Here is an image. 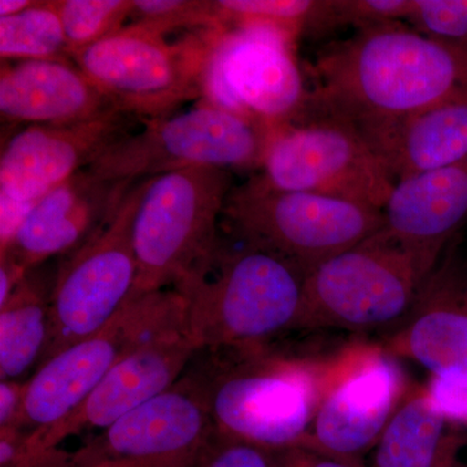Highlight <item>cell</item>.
Wrapping results in <instances>:
<instances>
[{"instance_id": "cell-1", "label": "cell", "mask_w": 467, "mask_h": 467, "mask_svg": "<svg viewBox=\"0 0 467 467\" xmlns=\"http://www.w3.org/2000/svg\"><path fill=\"white\" fill-rule=\"evenodd\" d=\"M308 115L352 125L368 140L405 119L467 101V43L401 23L365 27L319 52Z\"/></svg>"}, {"instance_id": "cell-2", "label": "cell", "mask_w": 467, "mask_h": 467, "mask_svg": "<svg viewBox=\"0 0 467 467\" xmlns=\"http://www.w3.org/2000/svg\"><path fill=\"white\" fill-rule=\"evenodd\" d=\"M306 275L291 261L221 236L214 250L174 285L184 330L198 350L266 346L295 330Z\"/></svg>"}, {"instance_id": "cell-3", "label": "cell", "mask_w": 467, "mask_h": 467, "mask_svg": "<svg viewBox=\"0 0 467 467\" xmlns=\"http://www.w3.org/2000/svg\"><path fill=\"white\" fill-rule=\"evenodd\" d=\"M187 370L201 383L220 434L267 451L303 447L333 370L266 346L205 349Z\"/></svg>"}, {"instance_id": "cell-4", "label": "cell", "mask_w": 467, "mask_h": 467, "mask_svg": "<svg viewBox=\"0 0 467 467\" xmlns=\"http://www.w3.org/2000/svg\"><path fill=\"white\" fill-rule=\"evenodd\" d=\"M442 254L380 230L308 273L295 330H395Z\"/></svg>"}, {"instance_id": "cell-5", "label": "cell", "mask_w": 467, "mask_h": 467, "mask_svg": "<svg viewBox=\"0 0 467 467\" xmlns=\"http://www.w3.org/2000/svg\"><path fill=\"white\" fill-rule=\"evenodd\" d=\"M221 223L243 244L278 254L308 275L380 232L384 216L358 202L275 189L256 174L230 190Z\"/></svg>"}, {"instance_id": "cell-6", "label": "cell", "mask_w": 467, "mask_h": 467, "mask_svg": "<svg viewBox=\"0 0 467 467\" xmlns=\"http://www.w3.org/2000/svg\"><path fill=\"white\" fill-rule=\"evenodd\" d=\"M232 189V171L211 167L144 181L133 223L138 273L131 296L173 288L211 254Z\"/></svg>"}, {"instance_id": "cell-7", "label": "cell", "mask_w": 467, "mask_h": 467, "mask_svg": "<svg viewBox=\"0 0 467 467\" xmlns=\"http://www.w3.org/2000/svg\"><path fill=\"white\" fill-rule=\"evenodd\" d=\"M217 29L168 42L130 24L70 58L116 109L140 119H164L202 97V77Z\"/></svg>"}, {"instance_id": "cell-8", "label": "cell", "mask_w": 467, "mask_h": 467, "mask_svg": "<svg viewBox=\"0 0 467 467\" xmlns=\"http://www.w3.org/2000/svg\"><path fill=\"white\" fill-rule=\"evenodd\" d=\"M260 169V177L275 189L317 193L380 211L398 183L358 129L319 115H306L269 131Z\"/></svg>"}, {"instance_id": "cell-9", "label": "cell", "mask_w": 467, "mask_h": 467, "mask_svg": "<svg viewBox=\"0 0 467 467\" xmlns=\"http://www.w3.org/2000/svg\"><path fill=\"white\" fill-rule=\"evenodd\" d=\"M144 124L143 130L117 140L86 169L101 180L135 183L186 168L261 167L266 131L207 101Z\"/></svg>"}, {"instance_id": "cell-10", "label": "cell", "mask_w": 467, "mask_h": 467, "mask_svg": "<svg viewBox=\"0 0 467 467\" xmlns=\"http://www.w3.org/2000/svg\"><path fill=\"white\" fill-rule=\"evenodd\" d=\"M296 39L275 27H221L202 77V101L265 130L306 116L309 90L297 63Z\"/></svg>"}, {"instance_id": "cell-11", "label": "cell", "mask_w": 467, "mask_h": 467, "mask_svg": "<svg viewBox=\"0 0 467 467\" xmlns=\"http://www.w3.org/2000/svg\"><path fill=\"white\" fill-rule=\"evenodd\" d=\"M183 324L184 300L174 288L129 297L104 327L36 367L26 379L23 430L38 431L57 425L138 344Z\"/></svg>"}, {"instance_id": "cell-12", "label": "cell", "mask_w": 467, "mask_h": 467, "mask_svg": "<svg viewBox=\"0 0 467 467\" xmlns=\"http://www.w3.org/2000/svg\"><path fill=\"white\" fill-rule=\"evenodd\" d=\"M144 181L131 186L100 232L64 257L52 285L50 340L41 364L104 327L133 294V223Z\"/></svg>"}, {"instance_id": "cell-13", "label": "cell", "mask_w": 467, "mask_h": 467, "mask_svg": "<svg viewBox=\"0 0 467 467\" xmlns=\"http://www.w3.org/2000/svg\"><path fill=\"white\" fill-rule=\"evenodd\" d=\"M216 432L202 391L192 371L167 391L101 430L72 451L70 467L106 462L184 467Z\"/></svg>"}, {"instance_id": "cell-14", "label": "cell", "mask_w": 467, "mask_h": 467, "mask_svg": "<svg viewBox=\"0 0 467 467\" xmlns=\"http://www.w3.org/2000/svg\"><path fill=\"white\" fill-rule=\"evenodd\" d=\"M404 374L389 352L368 349L333 368L303 448L353 462L374 450L408 395Z\"/></svg>"}, {"instance_id": "cell-15", "label": "cell", "mask_w": 467, "mask_h": 467, "mask_svg": "<svg viewBox=\"0 0 467 467\" xmlns=\"http://www.w3.org/2000/svg\"><path fill=\"white\" fill-rule=\"evenodd\" d=\"M135 119H140L112 109L78 124L26 126L3 146L0 193L36 204L130 134Z\"/></svg>"}, {"instance_id": "cell-16", "label": "cell", "mask_w": 467, "mask_h": 467, "mask_svg": "<svg viewBox=\"0 0 467 467\" xmlns=\"http://www.w3.org/2000/svg\"><path fill=\"white\" fill-rule=\"evenodd\" d=\"M198 352L184 325L152 335L119 359L70 416L50 429L29 431L30 436L57 448L70 436L101 431L171 389Z\"/></svg>"}, {"instance_id": "cell-17", "label": "cell", "mask_w": 467, "mask_h": 467, "mask_svg": "<svg viewBox=\"0 0 467 467\" xmlns=\"http://www.w3.org/2000/svg\"><path fill=\"white\" fill-rule=\"evenodd\" d=\"M391 356L432 377L467 384V257L453 239L426 279L408 317L389 335Z\"/></svg>"}, {"instance_id": "cell-18", "label": "cell", "mask_w": 467, "mask_h": 467, "mask_svg": "<svg viewBox=\"0 0 467 467\" xmlns=\"http://www.w3.org/2000/svg\"><path fill=\"white\" fill-rule=\"evenodd\" d=\"M133 184L101 180L88 169L78 171L36 202L0 256L26 270L69 256L115 216Z\"/></svg>"}, {"instance_id": "cell-19", "label": "cell", "mask_w": 467, "mask_h": 467, "mask_svg": "<svg viewBox=\"0 0 467 467\" xmlns=\"http://www.w3.org/2000/svg\"><path fill=\"white\" fill-rule=\"evenodd\" d=\"M116 109L72 58L5 63L0 115L12 125H72Z\"/></svg>"}, {"instance_id": "cell-20", "label": "cell", "mask_w": 467, "mask_h": 467, "mask_svg": "<svg viewBox=\"0 0 467 467\" xmlns=\"http://www.w3.org/2000/svg\"><path fill=\"white\" fill-rule=\"evenodd\" d=\"M383 216L395 238L445 251L467 223V156L396 183Z\"/></svg>"}, {"instance_id": "cell-21", "label": "cell", "mask_w": 467, "mask_h": 467, "mask_svg": "<svg viewBox=\"0 0 467 467\" xmlns=\"http://www.w3.org/2000/svg\"><path fill=\"white\" fill-rule=\"evenodd\" d=\"M396 182L467 156V101L447 104L405 119L368 140Z\"/></svg>"}, {"instance_id": "cell-22", "label": "cell", "mask_w": 467, "mask_h": 467, "mask_svg": "<svg viewBox=\"0 0 467 467\" xmlns=\"http://www.w3.org/2000/svg\"><path fill=\"white\" fill-rule=\"evenodd\" d=\"M425 389L408 392L374 448V467H454L461 444Z\"/></svg>"}, {"instance_id": "cell-23", "label": "cell", "mask_w": 467, "mask_h": 467, "mask_svg": "<svg viewBox=\"0 0 467 467\" xmlns=\"http://www.w3.org/2000/svg\"><path fill=\"white\" fill-rule=\"evenodd\" d=\"M52 285L34 267L0 306V379L21 380L41 364L50 340Z\"/></svg>"}, {"instance_id": "cell-24", "label": "cell", "mask_w": 467, "mask_h": 467, "mask_svg": "<svg viewBox=\"0 0 467 467\" xmlns=\"http://www.w3.org/2000/svg\"><path fill=\"white\" fill-rule=\"evenodd\" d=\"M0 57L3 63L69 57L55 0H38L21 14L0 17Z\"/></svg>"}, {"instance_id": "cell-25", "label": "cell", "mask_w": 467, "mask_h": 467, "mask_svg": "<svg viewBox=\"0 0 467 467\" xmlns=\"http://www.w3.org/2000/svg\"><path fill=\"white\" fill-rule=\"evenodd\" d=\"M69 57L124 29L133 0H55Z\"/></svg>"}, {"instance_id": "cell-26", "label": "cell", "mask_w": 467, "mask_h": 467, "mask_svg": "<svg viewBox=\"0 0 467 467\" xmlns=\"http://www.w3.org/2000/svg\"><path fill=\"white\" fill-rule=\"evenodd\" d=\"M317 0H217L223 27L263 26L275 27L299 38L308 33L318 8Z\"/></svg>"}, {"instance_id": "cell-27", "label": "cell", "mask_w": 467, "mask_h": 467, "mask_svg": "<svg viewBox=\"0 0 467 467\" xmlns=\"http://www.w3.org/2000/svg\"><path fill=\"white\" fill-rule=\"evenodd\" d=\"M413 0H319L309 33H328L342 26L356 29L407 21Z\"/></svg>"}, {"instance_id": "cell-28", "label": "cell", "mask_w": 467, "mask_h": 467, "mask_svg": "<svg viewBox=\"0 0 467 467\" xmlns=\"http://www.w3.org/2000/svg\"><path fill=\"white\" fill-rule=\"evenodd\" d=\"M133 24L167 34L182 29L223 27L212 0H133Z\"/></svg>"}, {"instance_id": "cell-29", "label": "cell", "mask_w": 467, "mask_h": 467, "mask_svg": "<svg viewBox=\"0 0 467 467\" xmlns=\"http://www.w3.org/2000/svg\"><path fill=\"white\" fill-rule=\"evenodd\" d=\"M407 21L432 38L467 43V0H413Z\"/></svg>"}, {"instance_id": "cell-30", "label": "cell", "mask_w": 467, "mask_h": 467, "mask_svg": "<svg viewBox=\"0 0 467 467\" xmlns=\"http://www.w3.org/2000/svg\"><path fill=\"white\" fill-rule=\"evenodd\" d=\"M184 467H275L273 451L214 432Z\"/></svg>"}, {"instance_id": "cell-31", "label": "cell", "mask_w": 467, "mask_h": 467, "mask_svg": "<svg viewBox=\"0 0 467 467\" xmlns=\"http://www.w3.org/2000/svg\"><path fill=\"white\" fill-rule=\"evenodd\" d=\"M72 451L45 447L29 431L0 430V467H70Z\"/></svg>"}, {"instance_id": "cell-32", "label": "cell", "mask_w": 467, "mask_h": 467, "mask_svg": "<svg viewBox=\"0 0 467 467\" xmlns=\"http://www.w3.org/2000/svg\"><path fill=\"white\" fill-rule=\"evenodd\" d=\"M426 391L451 425H467V384L432 377Z\"/></svg>"}, {"instance_id": "cell-33", "label": "cell", "mask_w": 467, "mask_h": 467, "mask_svg": "<svg viewBox=\"0 0 467 467\" xmlns=\"http://www.w3.org/2000/svg\"><path fill=\"white\" fill-rule=\"evenodd\" d=\"M26 380L0 382V430H23Z\"/></svg>"}, {"instance_id": "cell-34", "label": "cell", "mask_w": 467, "mask_h": 467, "mask_svg": "<svg viewBox=\"0 0 467 467\" xmlns=\"http://www.w3.org/2000/svg\"><path fill=\"white\" fill-rule=\"evenodd\" d=\"M273 454L275 467H367L364 463L337 459L303 447L273 451Z\"/></svg>"}, {"instance_id": "cell-35", "label": "cell", "mask_w": 467, "mask_h": 467, "mask_svg": "<svg viewBox=\"0 0 467 467\" xmlns=\"http://www.w3.org/2000/svg\"><path fill=\"white\" fill-rule=\"evenodd\" d=\"M34 205L0 193V252L7 250Z\"/></svg>"}, {"instance_id": "cell-36", "label": "cell", "mask_w": 467, "mask_h": 467, "mask_svg": "<svg viewBox=\"0 0 467 467\" xmlns=\"http://www.w3.org/2000/svg\"><path fill=\"white\" fill-rule=\"evenodd\" d=\"M38 0H2L0 2V17L14 16L36 5Z\"/></svg>"}, {"instance_id": "cell-37", "label": "cell", "mask_w": 467, "mask_h": 467, "mask_svg": "<svg viewBox=\"0 0 467 467\" xmlns=\"http://www.w3.org/2000/svg\"><path fill=\"white\" fill-rule=\"evenodd\" d=\"M92 467H153L149 465H143V463H133V462H106L100 463V465Z\"/></svg>"}]
</instances>
